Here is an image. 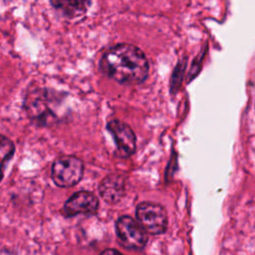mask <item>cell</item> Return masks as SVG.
I'll use <instances>...</instances> for the list:
<instances>
[{"instance_id": "obj_6", "label": "cell", "mask_w": 255, "mask_h": 255, "mask_svg": "<svg viewBox=\"0 0 255 255\" xmlns=\"http://www.w3.org/2000/svg\"><path fill=\"white\" fill-rule=\"evenodd\" d=\"M99 208V199L91 191L80 190L75 192L63 205L62 214L69 218L79 214H95Z\"/></svg>"}, {"instance_id": "obj_9", "label": "cell", "mask_w": 255, "mask_h": 255, "mask_svg": "<svg viewBox=\"0 0 255 255\" xmlns=\"http://www.w3.org/2000/svg\"><path fill=\"white\" fill-rule=\"evenodd\" d=\"M93 0H49L51 7L63 18L74 20L84 16Z\"/></svg>"}, {"instance_id": "obj_11", "label": "cell", "mask_w": 255, "mask_h": 255, "mask_svg": "<svg viewBox=\"0 0 255 255\" xmlns=\"http://www.w3.org/2000/svg\"><path fill=\"white\" fill-rule=\"evenodd\" d=\"M100 255H123V254L115 249H106Z\"/></svg>"}, {"instance_id": "obj_3", "label": "cell", "mask_w": 255, "mask_h": 255, "mask_svg": "<svg viewBox=\"0 0 255 255\" xmlns=\"http://www.w3.org/2000/svg\"><path fill=\"white\" fill-rule=\"evenodd\" d=\"M84 168V162L81 158L75 155H61L52 164L51 177L57 186L69 188L82 180Z\"/></svg>"}, {"instance_id": "obj_10", "label": "cell", "mask_w": 255, "mask_h": 255, "mask_svg": "<svg viewBox=\"0 0 255 255\" xmlns=\"http://www.w3.org/2000/svg\"><path fill=\"white\" fill-rule=\"evenodd\" d=\"M15 153V144L7 136L0 134V181L3 179L7 162Z\"/></svg>"}, {"instance_id": "obj_5", "label": "cell", "mask_w": 255, "mask_h": 255, "mask_svg": "<svg viewBox=\"0 0 255 255\" xmlns=\"http://www.w3.org/2000/svg\"><path fill=\"white\" fill-rule=\"evenodd\" d=\"M116 231L121 244L128 249L140 250L147 242V232L129 216H121L116 222Z\"/></svg>"}, {"instance_id": "obj_8", "label": "cell", "mask_w": 255, "mask_h": 255, "mask_svg": "<svg viewBox=\"0 0 255 255\" xmlns=\"http://www.w3.org/2000/svg\"><path fill=\"white\" fill-rule=\"evenodd\" d=\"M99 192L106 202L115 204L126 193V179L120 174H109L100 183Z\"/></svg>"}, {"instance_id": "obj_2", "label": "cell", "mask_w": 255, "mask_h": 255, "mask_svg": "<svg viewBox=\"0 0 255 255\" xmlns=\"http://www.w3.org/2000/svg\"><path fill=\"white\" fill-rule=\"evenodd\" d=\"M68 93L47 87L29 88L24 96L23 109L32 124L47 128L64 120L63 107Z\"/></svg>"}, {"instance_id": "obj_7", "label": "cell", "mask_w": 255, "mask_h": 255, "mask_svg": "<svg viewBox=\"0 0 255 255\" xmlns=\"http://www.w3.org/2000/svg\"><path fill=\"white\" fill-rule=\"evenodd\" d=\"M107 128L113 135L119 150L124 155L128 156L134 152L135 135L129 126L119 120H113L108 123Z\"/></svg>"}, {"instance_id": "obj_4", "label": "cell", "mask_w": 255, "mask_h": 255, "mask_svg": "<svg viewBox=\"0 0 255 255\" xmlns=\"http://www.w3.org/2000/svg\"><path fill=\"white\" fill-rule=\"evenodd\" d=\"M135 216L137 222L149 234H162L167 228V215L160 204L141 202L136 206Z\"/></svg>"}, {"instance_id": "obj_1", "label": "cell", "mask_w": 255, "mask_h": 255, "mask_svg": "<svg viewBox=\"0 0 255 255\" xmlns=\"http://www.w3.org/2000/svg\"><path fill=\"white\" fill-rule=\"evenodd\" d=\"M101 72L108 78L123 84L135 85L148 75V62L143 52L130 44H117L101 57Z\"/></svg>"}]
</instances>
